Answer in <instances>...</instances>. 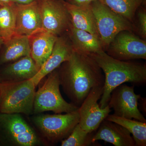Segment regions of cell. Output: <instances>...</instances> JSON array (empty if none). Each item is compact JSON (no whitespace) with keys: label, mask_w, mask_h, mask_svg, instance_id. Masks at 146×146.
Masks as SVG:
<instances>
[{"label":"cell","mask_w":146,"mask_h":146,"mask_svg":"<svg viewBox=\"0 0 146 146\" xmlns=\"http://www.w3.org/2000/svg\"><path fill=\"white\" fill-rule=\"evenodd\" d=\"M134 88L125 84L118 86L111 92L108 105L116 116L146 122L138 108L141 95L135 94Z\"/></svg>","instance_id":"cell-9"},{"label":"cell","mask_w":146,"mask_h":146,"mask_svg":"<svg viewBox=\"0 0 146 146\" xmlns=\"http://www.w3.org/2000/svg\"><path fill=\"white\" fill-rule=\"evenodd\" d=\"M58 37L43 30L29 37L30 55L39 69L51 54Z\"/></svg>","instance_id":"cell-16"},{"label":"cell","mask_w":146,"mask_h":146,"mask_svg":"<svg viewBox=\"0 0 146 146\" xmlns=\"http://www.w3.org/2000/svg\"><path fill=\"white\" fill-rule=\"evenodd\" d=\"M15 3L19 4H26L35 1H37L40 0H14Z\"/></svg>","instance_id":"cell-26"},{"label":"cell","mask_w":146,"mask_h":146,"mask_svg":"<svg viewBox=\"0 0 146 146\" xmlns=\"http://www.w3.org/2000/svg\"><path fill=\"white\" fill-rule=\"evenodd\" d=\"M47 144L22 114L0 113V146H40Z\"/></svg>","instance_id":"cell-3"},{"label":"cell","mask_w":146,"mask_h":146,"mask_svg":"<svg viewBox=\"0 0 146 146\" xmlns=\"http://www.w3.org/2000/svg\"><path fill=\"white\" fill-rule=\"evenodd\" d=\"M115 13L132 21L138 7L142 3L141 0H99Z\"/></svg>","instance_id":"cell-22"},{"label":"cell","mask_w":146,"mask_h":146,"mask_svg":"<svg viewBox=\"0 0 146 146\" xmlns=\"http://www.w3.org/2000/svg\"><path fill=\"white\" fill-rule=\"evenodd\" d=\"M142 1V3H145L146 2V0H141Z\"/></svg>","instance_id":"cell-29"},{"label":"cell","mask_w":146,"mask_h":146,"mask_svg":"<svg viewBox=\"0 0 146 146\" xmlns=\"http://www.w3.org/2000/svg\"><path fill=\"white\" fill-rule=\"evenodd\" d=\"M74 50L72 46L66 39L63 37H58L51 54L41 66L37 74L31 79L35 86H37L46 76L69 60Z\"/></svg>","instance_id":"cell-13"},{"label":"cell","mask_w":146,"mask_h":146,"mask_svg":"<svg viewBox=\"0 0 146 146\" xmlns=\"http://www.w3.org/2000/svg\"><path fill=\"white\" fill-rule=\"evenodd\" d=\"M94 134L84 130L78 124L68 138L61 141V146H88L94 143L92 138Z\"/></svg>","instance_id":"cell-23"},{"label":"cell","mask_w":146,"mask_h":146,"mask_svg":"<svg viewBox=\"0 0 146 146\" xmlns=\"http://www.w3.org/2000/svg\"><path fill=\"white\" fill-rule=\"evenodd\" d=\"M90 7L104 50L118 33L133 29L130 21L115 13L99 0L92 3Z\"/></svg>","instance_id":"cell-7"},{"label":"cell","mask_w":146,"mask_h":146,"mask_svg":"<svg viewBox=\"0 0 146 146\" xmlns=\"http://www.w3.org/2000/svg\"><path fill=\"white\" fill-rule=\"evenodd\" d=\"M92 142L102 140L115 146H135V142L130 132L122 126L106 119L103 121Z\"/></svg>","instance_id":"cell-15"},{"label":"cell","mask_w":146,"mask_h":146,"mask_svg":"<svg viewBox=\"0 0 146 146\" xmlns=\"http://www.w3.org/2000/svg\"><path fill=\"white\" fill-rule=\"evenodd\" d=\"M42 30L58 36L70 27V19L63 0L39 1Z\"/></svg>","instance_id":"cell-11"},{"label":"cell","mask_w":146,"mask_h":146,"mask_svg":"<svg viewBox=\"0 0 146 146\" xmlns=\"http://www.w3.org/2000/svg\"><path fill=\"white\" fill-rule=\"evenodd\" d=\"M108 48V54L121 60L146 59V42L128 31L118 33Z\"/></svg>","instance_id":"cell-10"},{"label":"cell","mask_w":146,"mask_h":146,"mask_svg":"<svg viewBox=\"0 0 146 146\" xmlns=\"http://www.w3.org/2000/svg\"><path fill=\"white\" fill-rule=\"evenodd\" d=\"M138 27L140 34L144 38L146 36V13L145 10H141L138 13Z\"/></svg>","instance_id":"cell-24"},{"label":"cell","mask_w":146,"mask_h":146,"mask_svg":"<svg viewBox=\"0 0 146 146\" xmlns=\"http://www.w3.org/2000/svg\"><path fill=\"white\" fill-rule=\"evenodd\" d=\"M72 46L75 50L87 54L104 50L99 37L70 25Z\"/></svg>","instance_id":"cell-19"},{"label":"cell","mask_w":146,"mask_h":146,"mask_svg":"<svg viewBox=\"0 0 146 146\" xmlns=\"http://www.w3.org/2000/svg\"><path fill=\"white\" fill-rule=\"evenodd\" d=\"M63 1L69 14L71 25L73 27L88 32L99 37L90 5L78 6L63 0Z\"/></svg>","instance_id":"cell-18"},{"label":"cell","mask_w":146,"mask_h":146,"mask_svg":"<svg viewBox=\"0 0 146 146\" xmlns=\"http://www.w3.org/2000/svg\"><path fill=\"white\" fill-rule=\"evenodd\" d=\"M3 44V41L2 39L0 37V50H1V48Z\"/></svg>","instance_id":"cell-28"},{"label":"cell","mask_w":146,"mask_h":146,"mask_svg":"<svg viewBox=\"0 0 146 146\" xmlns=\"http://www.w3.org/2000/svg\"><path fill=\"white\" fill-rule=\"evenodd\" d=\"M96 0H66L67 2L71 4L78 6L86 7L91 5L92 3Z\"/></svg>","instance_id":"cell-25"},{"label":"cell","mask_w":146,"mask_h":146,"mask_svg":"<svg viewBox=\"0 0 146 146\" xmlns=\"http://www.w3.org/2000/svg\"><path fill=\"white\" fill-rule=\"evenodd\" d=\"M78 109L65 114H38L31 118L33 126L47 145L61 142L68 138L79 122Z\"/></svg>","instance_id":"cell-5"},{"label":"cell","mask_w":146,"mask_h":146,"mask_svg":"<svg viewBox=\"0 0 146 146\" xmlns=\"http://www.w3.org/2000/svg\"><path fill=\"white\" fill-rule=\"evenodd\" d=\"M90 55L104 73V91L100 101V107L107 106L111 92L116 87L126 82L140 86L146 83L145 64L121 60L112 57L102 50Z\"/></svg>","instance_id":"cell-2"},{"label":"cell","mask_w":146,"mask_h":146,"mask_svg":"<svg viewBox=\"0 0 146 146\" xmlns=\"http://www.w3.org/2000/svg\"><path fill=\"white\" fill-rule=\"evenodd\" d=\"M16 35L30 36L42 30L39 1L26 4L16 3Z\"/></svg>","instance_id":"cell-12"},{"label":"cell","mask_w":146,"mask_h":146,"mask_svg":"<svg viewBox=\"0 0 146 146\" xmlns=\"http://www.w3.org/2000/svg\"><path fill=\"white\" fill-rule=\"evenodd\" d=\"M16 4L0 5V37L4 43L16 35Z\"/></svg>","instance_id":"cell-21"},{"label":"cell","mask_w":146,"mask_h":146,"mask_svg":"<svg viewBox=\"0 0 146 146\" xmlns=\"http://www.w3.org/2000/svg\"><path fill=\"white\" fill-rule=\"evenodd\" d=\"M39 70L31 55L24 56L0 69V82H18L30 80Z\"/></svg>","instance_id":"cell-14"},{"label":"cell","mask_w":146,"mask_h":146,"mask_svg":"<svg viewBox=\"0 0 146 146\" xmlns=\"http://www.w3.org/2000/svg\"><path fill=\"white\" fill-rule=\"evenodd\" d=\"M106 119L122 126L132 135L135 146H146V122L109 115Z\"/></svg>","instance_id":"cell-20"},{"label":"cell","mask_w":146,"mask_h":146,"mask_svg":"<svg viewBox=\"0 0 146 146\" xmlns=\"http://www.w3.org/2000/svg\"><path fill=\"white\" fill-rule=\"evenodd\" d=\"M60 86L58 72L56 69L48 75L43 85L35 91L33 115L47 111H52L55 114L69 113L78 109V107L63 99Z\"/></svg>","instance_id":"cell-6"},{"label":"cell","mask_w":146,"mask_h":146,"mask_svg":"<svg viewBox=\"0 0 146 146\" xmlns=\"http://www.w3.org/2000/svg\"><path fill=\"white\" fill-rule=\"evenodd\" d=\"M35 87L31 79L0 82V113L33 115Z\"/></svg>","instance_id":"cell-4"},{"label":"cell","mask_w":146,"mask_h":146,"mask_svg":"<svg viewBox=\"0 0 146 146\" xmlns=\"http://www.w3.org/2000/svg\"><path fill=\"white\" fill-rule=\"evenodd\" d=\"M15 3L14 0H0V5H12Z\"/></svg>","instance_id":"cell-27"},{"label":"cell","mask_w":146,"mask_h":146,"mask_svg":"<svg viewBox=\"0 0 146 146\" xmlns=\"http://www.w3.org/2000/svg\"><path fill=\"white\" fill-rule=\"evenodd\" d=\"M3 46L0 50V66L30 55L29 38L27 35H15Z\"/></svg>","instance_id":"cell-17"},{"label":"cell","mask_w":146,"mask_h":146,"mask_svg":"<svg viewBox=\"0 0 146 146\" xmlns=\"http://www.w3.org/2000/svg\"><path fill=\"white\" fill-rule=\"evenodd\" d=\"M58 71L60 86L71 103L79 107L91 89L104 86L103 72L89 54L74 50Z\"/></svg>","instance_id":"cell-1"},{"label":"cell","mask_w":146,"mask_h":146,"mask_svg":"<svg viewBox=\"0 0 146 146\" xmlns=\"http://www.w3.org/2000/svg\"><path fill=\"white\" fill-rule=\"evenodd\" d=\"M103 91L104 86L93 88L79 107V124L88 133L96 130L111 111L108 105L102 109L98 103Z\"/></svg>","instance_id":"cell-8"},{"label":"cell","mask_w":146,"mask_h":146,"mask_svg":"<svg viewBox=\"0 0 146 146\" xmlns=\"http://www.w3.org/2000/svg\"><path fill=\"white\" fill-rule=\"evenodd\" d=\"M40 1H44V0H40Z\"/></svg>","instance_id":"cell-30"}]
</instances>
